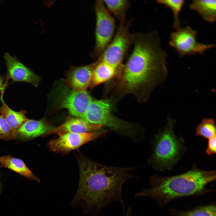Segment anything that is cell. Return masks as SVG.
I'll list each match as a JSON object with an SVG mask.
<instances>
[{"mask_svg": "<svg viewBox=\"0 0 216 216\" xmlns=\"http://www.w3.org/2000/svg\"><path fill=\"white\" fill-rule=\"evenodd\" d=\"M130 22H120L112 40L98 59L116 69L121 68L124 59L134 42V34L130 31Z\"/></svg>", "mask_w": 216, "mask_h": 216, "instance_id": "cell-7", "label": "cell"}, {"mask_svg": "<svg viewBox=\"0 0 216 216\" xmlns=\"http://www.w3.org/2000/svg\"><path fill=\"white\" fill-rule=\"evenodd\" d=\"M158 3L164 5L166 7L170 9L173 14L174 22L173 28L177 30L180 28L181 22L179 18V13L185 3L184 0H158Z\"/></svg>", "mask_w": 216, "mask_h": 216, "instance_id": "cell-21", "label": "cell"}, {"mask_svg": "<svg viewBox=\"0 0 216 216\" xmlns=\"http://www.w3.org/2000/svg\"><path fill=\"white\" fill-rule=\"evenodd\" d=\"M0 188H1V184H0Z\"/></svg>", "mask_w": 216, "mask_h": 216, "instance_id": "cell-27", "label": "cell"}, {"mask_svg": "<svg viewBox=\"0 0 216 216\" xmlns=\"http://www.w3.org/2000/svg\"><path fill=\"white\" fill-rule=\"evenodd\" d=\"M78 161L79 184L74 202L84 201L91 216H97L106 206L116 202L121 203L124 212L122 188L127 180L139 178L130 173L135 167L107 166L83 156H80Z\"/></svg>", "mask_w": 216, "mask_h": 216, "instance_id": "cell-2", "label": "cell"}, {"mask_svg": "<svg viewBox=\"0 0 216 216\" xmlns=\"http://www.w3.org/2000/svg\"><path fill=\"white\" fill-rule=\"evenodd\" d=\"M170 35L169 44L174 48L181 57L198 54L204 55L206 50L213 47V44H204L196 40L198 31L190 27H181Z\"/></svg>", "mask_w": 216, "mask_h": 216, "instance_id": "cell-9", "label": "cell"}, {"mask_svg": "<svg viewBox=\"0 0 216 216\" xmlns=\"http://www.w3.org/2000/svg\"><path fill=\"white\" fill-rule=\"evenodd\" d=\"M216 136H213L208 139L207 147L206 150V152L209 155L216 153Z\"/></svg>", "mask_w": 216, "mask_h": 216, "instance_id": "cell-24", "label": "cell"}, {"mask_svg": "<svg viewBox=\"0 0 216 216\" xmlns=\"http://www.w3.org/2000/svg\"><path fill=\"white\" fill-rule=\"evenodd\" d=\"M124 216H132V211L131 208L128 207L125 213L124 214Z\"/></svg>", "mask_w": 216, "mask_h": 216, "instance_id": "cell-26", "label": "cell"}, {"mask_svg": "<svg viewBox=\"0 0 216 216\" xmlns=\"http://www.w3.org/2000/svg\"><path fill=\"white\" fill-rule=\"evenodd\" d=\"M0 166L8 168L26 178L39 182V178L34 174L22 160L9 154L0 157Z\"/></svg>", "mask_w": 216, "mask_h": 216, "instance_id": "cell-17", "label": "cell"}, {"mask_svg": "<svg viewBox=\"0 0 216 216\" xmlns=\"http://www.w3.org/2000/svg\"><path fill=\"white\" fill-rule=\"evenodd\" d=\"M106 8L120 22L125 21V15L130 4L127 0H103Z\"/></svg>", "mask_w": 216, "mask_h": 216, "instance_id": "cell-20", "label": "cell"}, {"mask_svg": "<svg viewBox=\"0 0 216 216\" xmlns=\"http://www.w3.org/2000/svg\"><path fill=\"white\" fill-rule=\"evenodd\" d=\"M16 137V131L8 125L4 118L0 115V140L9 141Z\"/></svg>", "mask_w": 216, "mask_h": 216, "instance_id": "cell-23", "label": "cell"}, {"mask_svg": "<svg viewBox=\"0 0 216 216\" xmlns=\"http://www.w3.org/2000/svg\"><path fill=\"white\" fill-rule=\"evenodd\" d=\"M96 64V61L85 66L71 67L67 74L66 83L74 89L86 90L90 85Z\"/></svg>", "mask_w": 216, "mask_h": 216, "instance_id": "cell-13", "label": "cell"}, {"mask_svg": "<svg viewBox=\"0 0 216 216\" xmlns=\"http://www.w3.org/2000/svg\"><path fill=\"white\" fill-rule=\"evenodd\" d=\"M103 127L90 123L84 119L74 116L68 117L61 125L53 128L45 134H56L59 135L69 133H89L100 130Z\"/></svg>", "mask_w": 216, "mask_h": 216, "instance_id": "cell-12", "label": "cell"}, {"mask_svg": "<svg viewBox=\"0 0 216 216\" xmlns=\"http://www.w3.org/2000/svg\"><path fill=\"white\" fill-rule=\"evenodd\" d=\"M169 212L172 216H216V206L215 204H211L187 211L170 209Z\"/></svg>", "mask_w": 216, "mask_h": 216, "instance_id": "cell-19", "label": "cell"}, {"mask_svg": "<svg viewBox=\"0 0 216 216\" xmlns=\"http://www.w3.org/2000/svg\"><path fill=\"white\" fill-rule=\"evenodd\" d=\"M4 79V77L2 76L0 74V91H1V92L4 91L5 87L7 85L6 84H3Z\"/></svg>", "mask_w": 216, "mask_h": 216, "instance_id": "cell-25", "label": "cell"}, {"mask_svg": "<svg viewBox=\"0 0 216 216\" xmlns=\"http://www.w3.org/2000/svg\"><path fill=\"white\" fill-rule=\"evenodd\" d=\"M215 170H201L194 164L188 171L177 175L162 177L157 175L150 176L149 188L134 194L136 198H150L163 208L177 198L202 196L215 191L206 188V185L216 179Z\"/></svg>", "mask_w": 216, "mask_h": 216, "instance_id": "cell-3", "label": "cell"}, {"mask_svg": "<svg viewBox=\"0 0 216 216\" xmlns=\"http://www.w3.org/2000/svg\"><path fill=\"white\" fill-rule=\"evenodd\" d=\"M53 128L44 118L38 120L28 118L16 131V138L31 139L45 135Z\"/></svg>", "mask_w": 216, "mask_h": 216, "instance_id": "cell-14", "label": "cell"}, {"mask_svg": "<svg viewBox=\"0 0 216 216\" xmlns=\"http://www.w3.org/2000/svg\"><path fill=\"white\" fill-rule=\"evenodd\" d=\"M53 96L58 108L66 109L72 116L82 118L94 99L86 90L74 89L64 81L57 84Z\"/></svg>", "mask_w": 216, "mask_h": 216, "instance_id": "cell-6", "label": "cell"}, {"mask_svg": "<svg viewBox=\"0 0 216 216\" xmlns=\"http://www.w3.org/2000/svg\"><path fill=\"white\" fill-rule=\"evenodd\" d=\"M107 130H103L89 133H67L50 140L48 146L53 152L67 153L77 149L85 143L100 137Z\"/></svg>", "mask_w": 216, "mask_h": 216, "instance_id": "cell-10", "label": "cell"}, {"mask_svg": "<svg viewBox=\"0 0 216 216\" xmlns=\"http://www.w3.org/2000/svg\"><path fill=\"white\" fill-rule=\"evenodd\" d=\"M215 121L212 118H205L197 126L196 129L197 135L208 140L216 135Z\"/></svg>", "mask_w": 216, "mask_h": 216, "instance_id": "cell-22", "label": "cell"}, {"mask_svg": "<svg viewBox=\"0 0 216 216\" xmlns=\"http://www.w3.org/2000/svg\"><path fill=\"white\" fill-rule=\"evenodd\" d=\"M94 9L96 17L95 43L92 56L98 58L112 41L115 23L103 0L96 1Z\"/></svg>", "mask_w": 216, "mask_h": 216, "instance_id": "cell-8", "label": "cell"}, {"mask_svg": "<svg viewBox=\"0 0 216 216\" xmlns=\"http://www.w3.org/2000/svg\"><path fill=\"white\" fill-rule=\"evenodd\" d=\"M175 122V120L168 118L164 127L154 136L153 152L148 162L157 170H171L186 150L182 137L178 136L174 132Z\"/></svg>", "mask_w": 216, "mask_h": 216, "instance_id": "cell-5", "label": "cell"}, {"mask_svg": "<svg viewBox=\"0 0 216 216\" xmlns=\"http://www.w3.org/2000/svg\"><path fill=\"white\" fill-rule=\"evenodd\" d=\"M134 35L133 51L108 86L114 98L119 99L131 94L142 103L166 78L168 55L161 48L160 39L156 32Z\"/></svg>", "mask_w": 216, "mask_h": 216, "instance_id": "cell-1", "label": "cell"}, {"mask_svg": "<svg viewBox=\"0 0 216 216\" xmlns=\"http://www.w3.org/2000/svg\"><path fill=\"white\" fill-rule=\"evenodd\" d=\"M121 69H116L98 59L93 70L89 87L91 88L115 78Z\"/></svg>", "mask_w": 216, "mask_h": 216, "instance_id": "cell-15", "label": "cell"}, {"mask_svg": "<svg viewBox=\"0 0 216 216\" xmlns=\"http://www.w3.org/2000/svg\"><path fill=\"white\" fill-rule=\"evenodd\" d=\"M117 100L112 98H94L82 118L90 123L108 128L134 142L139 141L144 136L142 128L137 124L121 119L113 114Z\"/></svg>", "mask_w": 216, "mask_h": 216, "instance_id": "cell-4", "label": "cell"}, {"mask_svg": "<svg viewBox=\"0 0 216 216\" xmlns=\"http://www.w3.org/2000/svg\"><path fill=\"white\" fill-rule=\"evenodd\" d=\"M4 58L7 68V80L10 79L12 82H26L37 87L40 77L25 65L15 56L8 52L4 53Z\"/></svg>", "mask_w": 216, "mask_h": 216, "instance_id": "cell-11", "label": "cell"}, {"mask_svg": "<svg viewBox=\"0 0 216 216\" xmlns=\"http://www.w3.org/2000/svg\"><path fill=\"white\" fill-rule=\"evenodd\" d=\"M192 10L197 11L205 20L213 22L216 18V0H194L189 4Z\"/></svg>", "mask_w": 216, "mask_h": 216, "instance_id": "cell-18", "label": "cell"}, {"mask_svg": "<svg viewBox=\"0 0 216 216\" xmlns=\"http://www.w3.org/2000/svg\"><path fill=\"white\" fill-rule=\"evenodd\" d=\"M4 92H1L0 99L2 106L0 112L9 126L16 132L17 130L28 119L26 111H16L11 109L6 104L3 98Z\"/></svg>", "mask_w": 216, "mask_h": 216, "instance_id": "cell-16", "label": "cell"}]
</instances>
